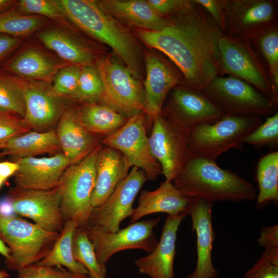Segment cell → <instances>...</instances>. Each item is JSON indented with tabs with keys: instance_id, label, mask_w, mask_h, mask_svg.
<instances>
[{
	"instance_id": "cell-1",
	"label": "cell",
	"mask_w": 278,
	"mask_h": 278,
	"mask_svg": "<svg viewBox=\"0 0 278 278\" xmlns=\"http://www.w3.org/2000/svg\"><path fill=\"white\" fill-rule=\"evenodd\" d=\"M160 30H137L140 39L168 58L180 70L186 85L202 90L214 77L223 76L218 43L224 34L204 9L191 4L166 17Z\"/></svg>"
},
{
	"instance_id": "cell-2",
	"label": "cell",
	"mask_w": 278,
	"mask_h": 278,
	"mask_svg": "<svg viewBox=\"0 0 278 278\" xmlns=\"http://www.w3.org/2000/svg\"><path fill=\"white\" fill-rule=\"evenodd\" d=\"M75 26L111 47L136 79L143 76L144 56L131 32L98 3L92 0H61Z\"/></svg>"
},
{
	"instance_id": "cell-3",
	"label": "cell",
	"mask_w": 278,
	"mask_h": 278,
	"mask_svg": "<svg viewBox=\"0 0 278 278\" xmlns=\"http://www.w3.org/2000/svg\"><path fill=\"white\" fill-rule=\"evenodd\" d=\"M185 197L217 202L253 201L256 190L248 180L221 168L215 161L191 156L172 181Z\"/></svg>"
},
{
	"instance_id": "cell-4",
	"label": "cell",
	"mask_w": 278,
	"mask_h": 278,
	"mask_svg": "<svg viewBox=\"0 0 278 278\" xmlns=\"http://www.w3.org/2000/svg\"><path fill=\"white\" fill-rule=\"evenodd\" d=\"M262 117L225 115L216 121L198 126L187 135L191 155L216 161L230 149H242L244 139L263 123Z\"/></svg>"
},
{
	"instance_id": "cell-5",
	"label": "cell",
	"mask_w": 278,
	"mask_h": 278,
	"mask_svg": "<svg viewBox=\"0 0 278 278\" xmlns=\"http://www.w3.org/2000/svg\"><path fill=\"white\" fill-rule=\"evenodd\" d=\"M59 235L15 216L0 215V238L11 252L10 258L5 262L9 269L18 271L39 262L50 250Z\"/></svg>"
},
{
	"instance_id": "cell-6",
	"label": "cell",
	"mask_w": 278,
	"mask_h": 278,
	"mask_svg": "<svg viewBox=\"0 0 278 278\" xmlns=\"http://www.w3.org/2000/svg\"><path fill=\"white\" fill-rule=\"evenodd\" d=\"M201 91L225 115L268 117L277 111L270 98L233 76H216Z\"/></svg>"
},
{
	"instance_id": "cell-7",
	"label": "cell",
	"mask_w": 278,
	"mask_h": 278,
	"mask_svg": "<svg viewBox=\"0 0 278 278\" xmlns=\"http://www.w3.org/2000/svg\"><path fill=\"white\" fill-rule=\"evenodd\" d=\"M101 143L79 162L70 165L63 172L59 186L60 210L64 222L75 220L86 228L93 208L92 195L96 180V162Z\"/></svg>"
},
{
	"instance_id": "cell-8",
	"label": "cell",
	"mask_w": 278,
	"mask_h": 278,
	"mask_svg": "<svg viewBox=\"0 0 278 278\" xmlns=\"http://www.w3.org/2000/svg\"><path fill=\"white\" fill-rule=\"evenodd\" d=\"M277 24V1L225 0L224 35L252 41L263 32Z\"/></svg>"
},
{
	"instance_id": "cell-9",
	"label": "cell",
	"mask_w": 278,
	"mask_h": 278,
	"mask_svg": "<svg viewBox=\"0 0 278 278\" xmlns=\"http://www.w3.org/2000/svg\"><path fill=\"white\" fill-rule=\"evenodd\" d=\"M96 66L103 84L102 103L128 118L144 112L143 85L124 64L107 57Z\"/></svg>"
},
{
	"instance_id": "cell-10",
	"label": "cell",
	"mask_w": 278,
	"mask_h": 278,
	"mask_svg": "<svg viewBox=\"0 0 278 278\" xmlns=\"http://www.w3.org/2000/svg\"><path fill=\"white\" fill-rule=\"evenodd\" d=\"M161 113L187 135L198 126L216 121L225 115L201 90L185 84L171 89Z\"/></svg>"
},
{
	"instance_id": "cell-11",
	"label": "cell",
	"mask_w": 278,
	"mask_h": 278,
	"mask_svg": "<svg viewBox=\"0 0 278 278\" xmlns=\"http://www.w3.org/2000/svg\"><path fill=\"white\" fill-rule=\"evenodd\" d=\"M218 51L223 76L227 74L239 78L272 100L267 70L251 42L223 34L219 39Z\"/></svg>"
},
{
	"instance_id": "cell-12",
	"label": "cell",
	"mask_w": 278,
	"mask_h": 278,
	"mask_svg": "<svg viewBox=\"0 0 278 278\" xmlns=\"http://www.w3.org/2000/svg\"><path fill=\"white\" fill-rule=\"evenodd\" d=\"M161 217L136 221L115 233H106L100 229L87 226L86 231L92 242L98 262L106 265L111 256L126 249H140L152 252L158 241L153 228Z\"/></svg>"
},
{
	"instance_id": "cell-13",
	"label": "cell",
	"mask_w": 278,
	"mask_h": 278,
	"mask_svg": "<svg viewBox=\"0 0 278 278\" xmlns=\"http://www.w3.org/2000/svg\"><path fill=\"white\" fill-rule=\"evenodd\" d=\"M146 118L144 112L128 118L120 128L103 137L102 144L120 151L133 166L145 173L148 180L154 181L162 174V171L150 150Z\"/></svg>"
},
{
	"instance_id": "cell-14",
	"label": "cell",
	"mask_w": 278,
	"mask_h": 278,
	"mask_svg": "<svg viewBox=\"0 0 278 278\" xmlns=\"http://www.w3.org/2000/svg\"><path fill=\"white\" fill-rule=\"evenodd\" d=\"M187 135L161 113L152 122L148 137L150 152L159 163L165 181L172 182L192 156Z\"/></svg>"
},
{
	"instance_id": "cell-15",
	"label": "cell",
	"mask_w": 278,
	"mask_h": 278,
	"mask_svg": "<svg viewBox=\"0 0 278 278\" xmlns=\"http://www.w3.org/2000/svg\"><path fill=\"white\" fill-rule=\"evenodd\" d=\"M147 180L141 169L133 166L106 201L93 208L87 226L97 227L106 233L117 232L121 222L131 215L135 199Z\"/></svg>"
},
{
	"instance_id": "cell-16",
	"label": "cell",
	"mask_w": 278,
	"mask_h": 278,
	"mask_svg": "<svg viewBox=\"0 0 278 278\" xmlns=\"http://www.w3.org/2000/svg\"><path fill=\"white\" fill-rule=\"evenodd\" d=\"M145 78L144 112L152 123L159 115L169 93L176 85L184 84L183 74L166 57L154 53L144 55Z\"/></svg>"
},
{
	"instance_id": "cell-17",
	"label": "cell",
	"mask_w": 278,
	"mask_h": 278,
	"mask_svg": "<svg viewBox=\"0 0 278 278\" xmlns=\"http://www.w3.org/2000/svg\"><path fill=\"white\" fill-rule=\"evenodd\" d=\"M11 198L16 214L31 219L44 230L60 233L64 221L61 210V193L59 185L50 190L10 189Z\"/></svg>"
},
{
	"instance_id": "cell-18",
	"label": "cell",
	"mask_w": 278,
	"mask_h": 278,
	"mask_svg": "<svg viewBox=\"0 0 278 278\" xmlns=\"http://www.w3.org/2000/svg\"><path fill=\"white\" fill-rule=\"evenodd\" d=\"M26 114L24 119L36 131L52 130L63 112L69 99L57 97L51 92V83L39 81H21Z\"/></svg>"
},
{
	"instance_id": "cell-19",
	"label": "cell",
	"mask_w": 278,
	"mask_h": 278,
	"mask_svg": "<svg viewBox=\"0 0 278 278\" xmlns=\"http://www.w3.org/2000/svg\"><path fill=\"white\" fill-rule=\"evenodd\" d=\"M19 168L14 175V187L21 189L50 190L58 186L71 165L60 152L49 157L15 159Z\"/></svg>"
},
{
	"instance_id": "cell-20",
	"label": "cell",
	"mask_w": 278,
	"mask_h": 278,
	"mask_svg": "<svg viewBox=\"0 0 278 278\" xmlns=\"http://www.w3.org/2000/svg\"><path fill=\"white\" fill-rule=\"evenodd\" d=\"M67 64L39 45L30 43L24 45L8 61L5 70L21 81L51 83L56 73Z\"/></svg>"
},
{
	"instance_id": "cell-21",
	"label": "cell",
	"mask_w": 278,
	"mask_h": 278,
	"mask_svg": "<svg viewBox=\"0 0 278 278\" xmlns=\"http://www.w3.org/2000/svg\"><path fill=\"white\" fill-rule=\"evenodd\" d=\"M213 203L192 198L187 212L192 220V230L196 233L197 259L195 270L187 278H217L218 270L212 259L215 233L212 224Z\"/></svg>"
},
{
	"instance_id": "cell-22",
	"label": "cell",
	"mask_w": 278,
	"mask_h": 278,
	"mask_svg": "<svg viewBox=\"0 0 278 278\" xmlns=\"http://www.w3.org/2000/svg\"><path fill=\"white\" fill-rule=\"evenodd\" d=\"M188 214L184 212L167 216L160 240L154 250L135 260L134 265L141 273L150 278H175L173 264L177 232Z\"/></svg>"
},
{
	"instance_id": "cell-23",
	"label": "cell",
	"mask_w": 278,
	"mask_h": 278,
	"mask_svg": "<svg viewBox=\"0 0 278 278\" xmlns=\"http://www.w3.org/2000/svg\"><path fill=\"white\" fill-rule=\"evenodd\" d=\"M73 27L58 24L36 32L39 40L69 64L93 65L97 63L93 48L74 32Z\"/></svg>"
},
{
	"instance_id": "cell-24",
	"label": "cell",
	"mask_w": 278,
	"mask_h": 278,
	"mask_svg": "<svg viewBox=\"0 0 278 278\" xmlns=\"http://www.w3.org/2000/svg\"><path fill=\"white\" fill-rule=\"evenodd\" d=\"M61 152L71 165L77 163L102 143L101 136L89 131L80 123L78 108L69 106L60 117L56 131Z\"/></svg>"
},
{
	"instance_id": "cell-25",
	"label": "cell",
	"mask_w": 278,
	"mask_h": 278,
	"mask_svg": "<svg viewBox=\"0 0 278 278\" xmlns=\"http://www.w3.org/2000/svg\"><path fill=\"white\" fill-rule=\"evenodd\" d=\"M131 167L132 163L120 151L102 146L96 162L95 184L91 197L93 208L106 201L127 177Z\"/></svg>"
},
{
	"instance_id": "cell-26",
	"label": "cell",
	"mask_w": 278,
	"mask_h": 278,
	"mask_svg": "<svg viewBox=\"0 0 278 278\" xmlns=\"http://www.w3.org/2000/svg\"><path fill=\"white\" fill-rule=\"evenodd\" d=\"M192 199L184 196L172 182L165 180L154 190H141L137 206L134 208L130 216V223L135 222L146 215L155 213L176 215L187 212Z\"/></svg>"
},
{
	"instance_id": "cell-27",
	"label": "cell",
	"mask_w": 278,
	"mask_h": 278,
	"mask_svg": "<svg viewBox=\"0 0 278 278\" xmlns=\"http://www.w3.org/2000/svg\"><path fill=\"white\" fill-rule=\"evenodd\" d=\"M97 1L105 10L120 23L136 27L137 30H159L167 22V19L159 15L147 1Z\"/></svg>"
},
{
	"instance_id": "cell-28",
	"label": "cell",
	"mask_w": 278,
	"mask_h": 278,
	"mask_svg": "<svg viewBox=\"0 0 278 278\" xmlns=\"http://www.w3.org/2000/svg\"><path fill=\"white\" fill-rule=\"evenodd\" d=\"M4 155H11L15 159L36 157L40 154L54 155L61 151L56 130L30 131L7 142L2 147Z\"/></svg>"
},
{
	"instance_id": "cell-29",
	"label": "cell",
	"mask_w": 278,
	"mask_h": 278,
	"mask_svg": "<svg viewBox=\"0 0 278 278\" xmlns=\"http://www.w3.org/2000/svg\"><path fill=\"white\" fill-rule=\"evenodd\" d=\"M81 124L90 132L105 137L118 130L128 118L111 107L102 103H84L78 108Z\"/></svg>"
},
{
	"instance_id": "cell-30",
	"label": "cell",
	"mask_w": 278,
	"mask_h": 278,
	"mask_svg": "<svg viewBox=\"0 0 278 278\" xmlns=\"http://www.w3.org/2000/svg\"><path fill=\"white\" fill-rule=\"evenodd\" d=\"M78 225V222L75 220L65 221L50 250L37 264L48 267L64 266L74 273L89 275L85 267L75 260L73 255V237Z\"/></svg>"
},
{
	"instance_id": "cell-31",
	"label": "cell",
	"mask_w": 278,
	"mask_h": 278,
	"mask_svg": "<svg viewBox=\"0 0 278 278\" xmlns=\"http://www.w3.org/2000/svg\"><path fill=\"white\" fill-rule=\"evenodd\" d=\"M252 43L266 66L270 81L272 100L278 105V25L266 30Z\"/></svg>"
},
{
	"instance_id": "cell-32",
	"label": "cell",
	"mask_w": 278,
	"mask_h": 278,
	"mask_svg": "<svg viewBox=\"0 0 278 278\" xmlns=\"http://www.w3.org/2000/svg\"><path fill=\"white\" fill-rule=\"evenodd\" d=\"M259 193L257 204L263 206L278 201V151L267 154L262 158L257 168Z\"/></svg>"
},
{
	"instance_id": "cell-33",
	"label": "cell",
	"mask_w": 278,
	"mask_h": 278,
	"mask_svg": "<svg viewBox=\"0 0 278 278\" xmlns=\"http://www.w3.org/2000/svg\"><path fill=\"white\" fill-rule=\"evenodd\" d=\"M72 252L75 260L87 269L90 278L107 277L106 265L98 262L86 228L78 227L76 228L73 237Z\"/></svg>"
},
{
	"instance_id": "cell-34",
	"label": "cell",
	"mask_w": 278,
	"mask_h": 278,
	"mask_svg": "<svg viewBox=\"0 0 278 278\" xmlns=\"http://www.w3.org/2000/svg\"><path fill=\"white\" fill-rule=\"evenodd\" d=\"M45 17L20 13L15 6L0 14V33L27 38L43 27Z\"/></svg>"
},
{
	"instance_id": "cell-35",
	"label": "cell",
	"mask_w": 278,
	"mask_h": 278,
	"mask_svg": "<svg viewBox=\"0 0 278 278\" xmlns=\"http://www.w3.org/2000/svg\"><path fill=\"white\" fill-rule=\"evenodd\" d=\"M0 111L24 118L26 107L21 80L0 73Z\"/></svg>"
},
{
	"instance_id": "cell-36",
	"label": "cell",
	"mask_w": 278,
	"mask_h": 278,
	"mask_svg": "<svg viewBox=\"0 0 278 278\" xmlns=\"http://www.w3.org/2000/svg\"><path fill=\"white\" fill-rule=\"evenodd\" d=\"M15 7L22 14L42 16L53 20L59 25L72 27L61 0L17 1Z\"/></svg>"
},
{
	"instance_id": "cell-37",
	"label": "cell",
	"mask_w": 278,
	"mask_h": 278,
	"mask_svg": "<svg viewBox=\"0 0 278 278\" xmlns=\"http://www.w3.org/2000/svg\"><path fill=\"white\" fill-rule=\"evenodd\" d=\"M103 84L96 66H81L75 99L83 103L101 102Z\"/></svg>"
},
{
	"instance_id": "cell-38",
	"label": "cell",
	"mask_w": 278,
	"mask_h": 278,
	"mask_svg": "<svg viewBox=\"0 0 278 278\" xmlns=\"http://www.w3.org/2000/svg\"><path fill=\"white\" fill-rule=\"evenodd\" d=\"M81 66L67 64L62 67L54 76L51 83V92L61 98L75 99Z\"/></svg>"
},
{
	"instance_id": "cell-39",
	"label": "cell",
	"mask_w": 278,
	"mask_h": 278,
	"mask_svg": "<svg viewBox=\"0 0 278 278\" xmlns=\"http://www.w3.org/2000/svg\"><path fill=\"white\" fill-rule=\"evenodd\" d=\"M243 143L257 147L277 146L278 144V113L267 117L266 120L247 135Z\"/></svg>"
},
{
	"instance_id": "cell-40",
	"label": "cell",
	"mask_w": 278,
	"mask_h": 278,
	"mask_svg": "<svg viewBox=\"0 0 278 278\" xmlns=\"http://www.w3.org/2000/svg\"><path fill=\"white\" fill-rule=\"evenodd\" d=\"M242 278H278V248L265 250Z\"/></svg>"
},
{
	"instance_id": "cell-41",
	"label": "cell",
	"mask_w": 278,
	"mask_h": 278,
	"mask_svg": "<svg viewBox=\"0 0 278 278\" xmlns=\"http://www.w3.org/2000/svg\"><path fill=\"white\" fill-rule=\"evenodd\" d=\"M30 131L24 118L0 111V150L9 141Z\"/></svg>"
},
{
	"instance_id": "cell-42",
	"label": "cell",
	"mask_w": 278,
	"mask_h": 278,
	"mask_svg": "<svg viewBox=\"0 0 278 278\" xmlns=\"http://www.w3.org/2000/svg\"><path fill=\"white\" fill-rule=\"evenodd\" d=\"M18 272V278H90L89 275L74 273L59 267L44 266L37 263L25 267Z\"/></svg>"
},
{
	"instance_id": "cell-43",
	"label": "cell",
	"mask_w": 278,
	"mask_h": 278,
	"mask_svg": "<svg viewBox=\"0 0 278 278\" xmlns=\"http://www.w3.org/2000/svg\"><path fill=\"white\" fill-rule=\"evenodd\" d=\"M161 16L166 18L180 12L192 3V0H147Z\"/></svg>"
},
{
	"instance_id": "cell-44",
	"label": "cell",
	"mask_w": 278,
	"mask_h": 278,
	"mask_svg": "<svg viewBox=\"0 0 278 278\" xmlns=\"http://www.w3.org/2000/svg\"><path fill=\"white\" fill-rule=\"evenodd\" d=\"M194 1L204 9L215 23L223 31L225 0Z\"/></svg>"
},
{
	"instance_id": "cell-45",
	"label": "cell",
	"mask_w": 278,
	"mask_h": 278,
	"mask_svg": "<svg viewBox=\"0 0 278 278\" xmlns=\"http://www.w3.org/2000/svg\"><path fill=\"white\" fill-rule=\"evenodd\" d=\"M26 38L0 33V63L17 49Z\"/></svg>"
},
{
	"instance_id": "cell-46",
	"label": "cell",
	"mask_w": 278,
	"mask_h": 278,
	"mask_svg": "<svg viewBox=\"0 0 278 278\" xmlns=\"http://www.w3.org/2000/svg\"><path fill=\"white\" fill-rule=\"evenodd\" d=\"M257 241L265 250L278 248V225L263 228Z\"/></svg>"
},
{
	"instance_id": "cell-47",
	"label": "cell",
	"mask_w": 278,
	"mask_h": 278,
	"mask_svg": "<svg viewBox=\"0 0 278 278\" xmlns=\"http://www.w3.org/2000/svg\"><path fill=\"white\" fill-rule=\"evenodd\" d=\"M19 168V164L15 162H0V176L6 180L14 176Z\"/></svg>"
},
{
	"instance_id": "cell-48",
	"label": "cell",
	"mask_w": 278,
	"mask_h": 278,
	"mask_svg": "<svg viewBox=\"0 0 278 278\" xmlns=\"http://www.w3.org/2000/svg\"><path fill=\"white\" fill-rule=\"evenodd\" d=\"M16 214L12 199L9 196L0 199V215L12 217H15Z\"/></svg>"
},
{
	"instance_id": "cell-49",
	"label": "cell",
	"mask_w": 278,
	"mask_h": 278,
	"mask_svg": "<svg viewBox=\"0 0 278 278\" xmlns=\"http://www.w3.org/2000/svg\"><path fill=\"white\" fill-rule=\"evenodd\" d=\"M16 2L13 0H0V14L14 7Z\"/></svg>"
},
{
	"instance_id": "cell-50",
	"label": "cell",
	"mask_w": 278,
	"mask_h": 278,
	"mask_svg": "<svg viewBox=\"0 0 278 278\" xmlns=\"http://www.w3.org/2000/svg\"><path fill=\"white\" fill-rule=\"evenodd\" d=\"M0 253L5 257L6 260L10 258L11 252L9 248L5 244L0 238Z\"/></svg>"
},
{
	"instance_id": "cell-51",
	"label": "cell",
	"mask_w": 278,
	"mask_h": 278,
	"mask_svg": "<svg viewBox=\"0 0 278 278\" xmlns=\"http://www.w3.org/2000/svg\"><path fill=\"white\" fill-rule=\"evenodd\" d=\"M8 277L9 274L5 270H0V278H7Z\"/></svg>"
},
{
	"instance_id": "cell-52",
	"label": "cell",
	"mask_w": 278,
	"mask_h": 278,
	"mask_svg": "<svg viewBox=\"0 0 278 278\" xmlns=\"http://www.w3.org/2000/svg\"><path fill=\"white\" fill-rule=\"evenodd\" d=\"M6 180L0 176V188L2 186Z\"/></svg>"
},
{
	"instance_id": "cell-53",
	"label": "cell",
	"mask_w": 278,
	"mask_h": 278,
	"mask_svg": "<svg viewBox=\"0 0 278 278\" xmlns=\"http://www.w3.org/2000/svg\"><path fill=\"white\" fill-rule=\"evenodd\" d=\"M1 150H0V157L3 156V155H5L3 153V152L2 151H1Z\"/></svg>"
},
{
	"instance_id": "cell-54",
	"label": "cell",
	"mask_w": 278,
	"mask_h": 278,
	"mask_svg": "<svg viewBox=\"0 0 278 278\" xmlns=\"http://www.w3.org/2000/svg\"><path fill=\"white\" fill-rule=\"evenodd\" d=\"M107 278H108V277H107Z\"/></svg>"
}]
</instances>
